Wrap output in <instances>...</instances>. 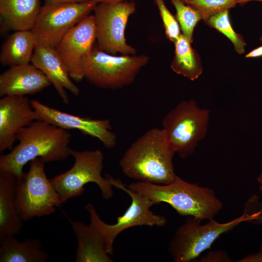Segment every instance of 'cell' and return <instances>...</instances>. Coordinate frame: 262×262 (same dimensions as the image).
<instances>
[{"instance_id":"obj_23","label":"cell","mask_w":262,"mask_h":262,"mask_svg":"<svg viewBox=\"0 0 262 262\" xmlns=\"http://www.w3.org/2000/svg\"><path fill=\"white\" fill-rule=\"evenodd\" d=\"M229 12L228 10L213 15L205 21L210 26L225 35L233 45L236 52L242 54L245 51L246 43L243 37L235 32L232 28Z\"/></svg>"},{"instance_id":"obj_31","label":"cell","mask_w":262,"mask_h":262,"mask_svg":"<svg viewBox=\"0 0 262 262\" xmlns=\"http://www.w3.org/2000/svg\"><path fill=\"white\" fill-rule=\"evenodd\" d=\"M97 4L101 2L106 3H116L127 0H93Z\"/></svg>"},{"instance_id":"obj_9","label":"cell","mask_w":262,"mask_h":262,"mask_svg":"<svg viewBox=\"0 0 262 262\" xmlns=\"http://www.w3.org/2000/svg\"><path fill=\"white\" fill-rule=\"evenodd\" d=\"M113 187L121 189L127 193L131 199V204L121 216L118 217L114 224H108L102 221L93 204L85 206L90 215V223L95 225L103 234L108 253H113V245L117 235L129 228L139 226L162 227L166 223L165 217L154 214L150 210L154 203L140 193L127 187L118 179H115L108 174H105Z\"/></svg>"},{"instance_id":"obj_32","label":"cell","mask_w":262,"mask_h":262,"mask_svg":"<svg viewBox=\"0 0 262 262\" xmlns=\"http://www.w3.org/2000/svg\"><path fill=\"white\" fill-rule=\"evenodd\" d=\"M257 180L258 183L259 184V188L261 191H262V172L259 175Z\"/></svg>"},{"instance_id":"obj_18","label":"cell","mask_w":262,"mask_h":262,"mask_svg":"<svg viewBox=\"0 0 262 262\" xmlns=\"http://www.w3.org/2000/svg\"><path fill=\"white\" fill-rule=\"evenodd\" d=\"M16 181L13 174L0 170V241L18 234L23 226L16 204Z\"/></svg>"},{"instance_id":"obj_21","label":"cell","mask_w":262,"mask_h":262,"mask_svg":"<svg viewBox=\"0 0 262 262\" xmlns=\"http://www.w3.org/2000/svg\"><path fill=\"white\" fill-rule=\"evenodd\" d=\"M0 242V262H46L49 259V254L38 239L28 238L19 242L10 236Z\"/></svg>"},{"instance_id":"obj_7","label":"cell","mask_w":262,"mask_h":262,"mask_svg":"<svg viewBox=\"0 0 262 262\" xmlns=\"http://www.w3.org/2000/svg\"><path fill=\"white\" fill-rule=\"evenodd\" d=\"M149 60V57L144 54L112 55L96 45L83 63V75L84 78L98 87L120 88L131 84Z\"/></svg>"},{"instance_id":"obj_36","label":"cell","mask_w":262,"mask_h":262,"mask_svg":"<svg viewBox=\"0 0 262 262\" xmlns=\"http://www.w3.org/2000/svg\"><path fill=\"white\" fill-rule=\"evenodd\" d=\"M261 214H262V211H261Z\"/></svg>"},{"instance_id":"obj_28","label":"cell","mask_w":262,"mask_h":262,"mask_svg":"<svg viewBox=\"0 0 262 262\" xmlns=\"http://www.w3.org/2000/svg\"><path fill=\"white\" fill-rule=\"evenodd\" d=\"M240 262H262V246L260 251L248 255L238 261Z\"/></svg>"},{"instance_id":"obj_24","label":"cell","mask_w":262,"mask_h":262,"mask_svg":"<svg viewBox=\"0 0 262 262\" xmlns=\"http://www.w3.org/2000/svg\"><path fill=\"white\" fill-rule=\"evenodd\" d=\"M170 1L176 9V18L180 25L182 34L192 43L195 27L202 19L200 13L180 0Z\"/></svg>"},{"instance_id":"obj_8","label":"cell","mask_w":262,"mask_h":262,"mask_svg":"<svg viewBox=\"0 0 262 262\" xmlns=\"http://www.w3.org/2000/svg\"><path fill=\"white\" fill-rule=\"evenodd\" d=\"M74 159L72 167L66 172L50 179L63 203L79 196L84 192L86 184L93 182L99 188L102 198L108 200L113 196V186L101 173L104 154L99 149L77 151L71 150Z\"/></svg>"},{"instance_id":"obj_11","label":"cell","mask_w":262,"mask_h":262,"mask_svg":"<svg viewBox=\"0 0 262 262\" xmlns=\"http://www.w3.org/2000/svg\"><path fill=\"white\" fill-rule=\"evenodd\" d=\"M97 4L93 0L44 4L31 30L37 45L55 48L71 28L94 11Z\"/></svg>"},{"instance_id":"obj_4","label":"cell","mask_w":262,"mask_h":262,"mask_svg":"<svg viewBox=\"0 0 262 262\" xmlns=\"http://www.w3.org/2000/svg\"><path fill=\"white\" fill-rule=\"evenodd\" d=\"M210 112L194 99L182 100L164 118L162 129L168 142L180 157L186 158L206 136Z\"/></svg>"},{"instance_id":"obj_3","label":"cell","mask_w":262,"mask_h":262,"mask_svg":"<svg viewBox=\"0 0 262 262\" xmlns=\"http://www.w3.org/2000/svg\"><path fill=\"white\" fill-rule=\"evenodd\" d=\"M127 187L154 204L168 203L180 214L192 216L201 221L213 219L222 209V203L213 189L189 183L177 175L167 184L137 181Z\"/></svg>"},{"instance_id":"obj_10","label":"cell","mask_w":262,"mask_h":262,"mask_svg":"<svg viewBox=\"0 0 262 262\" xmlns=\"http://www.w3.org/2000/svg\"><path fill=\"white\" fill-rule=\"evenodd\" d=\"M136 10L132 0L98 3L94 10L97 46L105 52L116 55H135L136 49L127 43L125 31L130 16Z\"/></svg>"},{"instance_id":"obj_1","label":"cell","mask_w":262,"mask_h":262,"mask_svg":"<svg viewBox=\"0 0 262 262\" xmlns=\"http://www.w3.org/2000/svg\"><path fill=\"white\" fill-rule=\"evenodd\" d=\"M70 138L66 130L35 120L19 131L16 136L18 144L0 156V170L19 178L24 165L36 158H42L46 163L65 160L71 155Z\"/></svg>"},{"instance_id":"obj_33","label":"cell","mask_w":262,"mask_h":262,"mask_svg":"<svg viewBox=\"0 0 262 262\" xmlns=\"http://www.w3.org/2000/svg\"><path fill=\"white\" fill-rule=\"evenodd\" d=\"M250 1H258L262 2V0H238L237 4H244Z\"/></svg>"},{"instance_id":"obj_13","label":"cell","mask_w":262,"mask_h":262,"mask_svg":"<svg viewBox=\"0 0 262 262\" xmlns=\"http://www.w3.org/2000/svg\"><path fill=\"white\" fill-rule=\"evenodd\" d=\"M31 103L40 120L65 130H78L84 135L98 139L107 148L116 146V136L111 130L109 119L77 116L46 105L36 99L32 100Z\"/></svg>"},{"instance_id":"obj_34","label":"cell","mask_w":262,"mask_h":262,"mask_svg":"<svg viewBox=\"0 0 262 262\" xmlns=\"http://www.w3.org/2000/svg\"><path fill=\"white\" fill-rule=\"evenodd\" d=\"M260 40L261 42L262 43V34H261L260 37Z\"/></svg>"},{"instance_id":"obj_20","label":"cell","mask_w":262,"mask_h":262,"mask_svg":"<svg viewBox=\"0 0 262 262\" xmlns=\"http://www.w3.org/2000/svg\"><path fill=\"white\" fill-rule=\"evenodd\" d=\"M36 45L31 30L15 31L1 45L0 62L10 67L30 63Z\"/></svg>"},{"instance_id":"obj_27","label":"cell","mask_w":262,"mask_h":262,"mask_svg":"<svg viewBox=\"0 0 262 262\" xmlns=\"http://www.w3.org/2000/svg\"><path fill=\"white\" fill-rule=\"evenodd\" d=\"M201 262H231V259L223 251H212L204 256Z\"/></svg>"},{"instance_id":"obj_5","label":"cell","mask_w":262,"mask_h":262,"mask_svg":"<svg viewBox=\"0 0 262 262\" xmlns=\"http://www.w3.org/2000/svg\"><path fill=\"white\" fill-rule=\"evenodd\" d=\"M46 162L41 158L30 162L28 172L16 178V204L23 221L53 213L63 202L47 177Z\"/></svg>"},{"instance_id":"obj_35","label":"cell","mask_w":262,"mask_h":262,"mask_svg":"<svg viewBox=\"0 0 262 262\" xmlns=\"http://www.w3.org/2000/svg\"><path fill=\"white\" fill-rule=\"evenodd\" d=\"M180 0L184 2H185L186 1H187L188 0Z\"/></svg>"},{"instance_id":"obj_26","label":"cell","mask_w":262,"mask_h":262,"mask_svg":"<svg viewBox=\"0 0 262 262\" xmlns=\"http://www.w3.org/2000/svg\"><path fill=\"white\" fill-rule=\"evenodd\" d=\"M154 0L159 11L166 36L174 43L181 34L179 22L166 7L164 0Z\"/></svg>"},{"instance_id":"obj_16","label":"cell","mask_w":262,"mask_h":262,"mask_svg":"<svg viewBox=\"0 0 262 262\" xmlns=\"http://www.w3.org/2000/svg\"><path fill=\"white\" fill-rule=\"evenodd\" d=\"M51 84L47 76L32 64L13 66L0 75V96L34 94Z\"/></svg>"},{"instance_id":"obj_2","label":"cell","mask_w":262,"mask_h":262,"mask_svg":"<svg viewBox=\"0 0 262 262\" xmlns=\"http://www.w3.org/2000/svg\"><path fill=\"white\" fill-rule=\"evenodd\" d=\"M175 152L164 130L152 128L137 139L121 158L124 174L137 181L164 185L177 175L173 158Z\"/></svg>"},{"instance_id":"obj_14","label":"cell","mask_w":262,"mask_h":262,"mask_svg":"<svg viewBox=\"0 0 262 262\" xmlns=\"http://www.w3.org/2000/svg\"><path fill=\"white\" fill-rule=\"evenodd\" d=\"M40 120L25 96H5L0 99V152L10 150L19 131Z\"/></svg>"},{"instance_id":"obj_22","label":"cell","mask_w":262,"mask_h":262,"mask_svg":"<svg viewBox=\"0 0 262 262\" xmlns=\"http://www.w3.org/2000/svg\"><path fill=\"white\" fill-rule=\"evenodd\" d=\"M174 44L175 55L171 69L191 81L196 80L202 73L203 68L200 58L191 43L181 33Z\"/></svg>"},{"instance_id":"obj_25","label":"cell","mask_w":262,"mask_h":262,"mask_svg":"<svg viewBox=\"0 0 262 262\" xmlns=\"http://www.w3.org/2000/svg\"><path fill=\"white\" fill-rule=\"evenodd\" d=\"M238 0H188L185 3L196 10L204 21L234 6Z\"/></svg>"},{"instance_id":"obj_29","label":"cell","mask_w":262,"mask_h":262,"mask_svg":"<svg viewBox=\"0 0 262 262\" xmlns=\"http://www.w3.org/2000/svg\"><path fill=\"white\" fill-rule=\"evenodd\" d=\"M44 5H52L68 3H81L93 0H43Z\"/></svg>"},{"instance_id":"obj_15","label":"cell","mask_w":262,"mask_h":262,"mask_svg":"<svg viewBox=\"0 0 262 262\" xmlns=\"http://www.w3.org/2000/svg\"><path fill=\"white\" fill-rule=\"evenodd\" d=\"M31 63L47 76L66 104L69 103L66 90L75 96L79 95L78 87L72 82L66 66L55 48L37 45Z\"/></svg>"},{"instance_id":"obj_19","label":"cell","mask_w":262,"mask_h":262,"mask_svg":"<svg viewBox=\"0 0 262 262\" xmlns=\"http://www.w3.org/2000/svg\"><path fill=\"white\" fill-rule=\"evenodd\" d=\"M42 6L41 0H0V17L10 29L31 30Z\"/></svg>"},{"instance_id":"obj_30","label":"cell","mask_w":262,"mask_h":262,"mask_svg":"<svg viewBox=\"0 0 262 262\" xmlns=\"http://www.w3.org/2000/svg\"><path fill=\"white\" fill-rule=\"evenodd\" d=\"M262 56V46L253 49L245 56L246 58H257Z\"/></svg>"},{"instance_id":"obj_17","label":"cell","mask_w":262,"mask_h":262,"mask_svg":"<svg viewBox=\"0 0 262 262\" xmlns=\"http://www.w3.org/2000/svg\"><path fill=\"white\" fill-rule=\"evenodd\" d=\"M78 242L75 262H112L104 236L94 224L68 218Z\"/></svg>"},{"instance_id":"obj_12","label":"cell","mask_w":262,"mask_h":262,"mask_svg":"<svg viewBox=\"0 0 262 262\" xmlns=\"http://www.w3.org/2000/svg\"><path fill=\"white\" fill-rule=\"evenodd\" d=\"M95 41L94 16L89 15L71 28L55 48L74 81L84 79L82 64L90 55Z\"/></svg>"},{"instance_id":"obj_6","label":"cell","mask_w":262,"mask_h":262,"mask_svg":"<svg viewBox=\"0 0 262 262\" xmlns=\"http://www.w3.org/2000/svg\"><path fill=\"white\" fill-rule=\"evenodd\" d=\"M256 217L254 214L245 213L226 223H219L213 219L201 224L200 219L188 216L170 241L169 253L174 262H191L209 249L222 234L231 231L242 222L252 220Z\"/></svg>"}]
</instances>
